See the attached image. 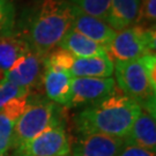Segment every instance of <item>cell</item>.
<instances>
[{
	"instance_id": "cell-1",
	"label": "cell",
	"mask_w": 156,
	"mask_h": 156,
	"mask_svg": "<svg viewBox=\"0 0 156 156\" xmlns=\"http://www.w3.org/2000/svg\"><path fill=\"white\" fill-rule=\"evenodd\" d=\"M73 5L67 0H37L26 17L22 37L31 51L45 57L71 29Z\"/></svg>"
},
{
	"instance_id": "cell-2",
	"label": "cell",
	"mask_w": 156,
	"mask_h": 156,
	"mask_svg": "<svg viewBox=\"0 0 156 156\" xmlns=\"http://www.w3.org/2000/svg\"><path fill=\"white\" fill-rule=\"evenodd\" d=\"M140 111L141 106L135 101L116 91L86 106L75 116L74 123L80 135L104 134L124 139Z\"/></svg>"
},
{
	"instance_id": "cell-3",
	"label": "cell",
	"mask_w": 156,
	"mask_h": 156,
	"mask_svg": "<svg viewBox=\"0 0 156 156\" xmlns=\"http://www.w3.org/2000/svg\"><path fill=\"white\" fill-rule=\"evenodd\" d=\"M113 66L115 81L123 94L135 101L142 109L155 111V53L126 62L113 60Z\"/></svg>"
},
{
	"instance_id": "cell-4",
	"label": "cell",
	"mask_w": 156,
	"mask_h": 156,
	"mask_svg": "<svg viewBox=\"0 0 156 156\" xmlns=\"http://www.w3.org/2000/svg\"><path fill=\"white\" fill-rule=\"evenodd\" d=\"M60 122H62V112L57 104L43 98L31 101L29 95L27 109L14 124L12 147L15 149L24 145L44 129Z\"/></svg>"
},
{
	"instance_id": "cell-5",
	"label": "cell",
	"mask_w": 156,
	"mask_h": 156,
	"mask_svg": "<svg viewBox=\"0 0 156 156\" xmlns=\"http://www.w3.org/2000/svg\"><path fill=\"white\" fill-rule=\"evenodd\" d=\"M155 28L134 24L120 31L108 48V55L115 60L126 62L155 53Z\"/></svg>"
},
{
	"instance_id": "cell-6",
	"label": "cell",
	"mask_w": 156,
	"mask_h": 156,
	"mask_svg": "<svg viewBox=\"0 0 156 156\" xmlns=\"http://www.w3.org/2000/svg\"><path fill=\"white\" fill-rule=\"evenodd\" d=\"M71 147L64 122H60L16 147L13 156H68Z\"/></svg>"
},
{
	"instance_id": "cell-7",
	"label": "cell",
	"mask_w": 156,
	"mask_h": 156,
	"mask_svg": "<svg viewBox=\"0 0 156 156\" xmlns=\"http://www.w3.org/2000/svg\"><path fill=\"white\" fill-rule=\"evenodd\" d=\"M116 93V81L112 78H73L68 108L90 105Z\"/></svg>"
},
{
	"instance_id": "cell-8",
	"label": "cell",
	"mask_w": 156,
	"mask_h": 156,
	"mask_svg": "<svg viewBox=\"0 0 156 156\" xmlns=\"http://www.w3.org/2000/svg\"><path fill=\"white\" fill-rule=\"evenodd\" d=\"M44 73V57L29 51L6 72L5 80L31 91L42 83Z\"/></svg>"
},
{
	"instance_id": "cell-9",
	"label": "cell",
	"mask_w": 156,
	"mask_h": 156,
	"mask_svg": "<svg viewBox=\"0 0 156 156\" xmlns=\"http://www.w3.org/2000/svg\"><path fill=\"white\" fill-rule=\"evenodd\" d=\"M124 145V139L104 135L86 134L80 135L73 147V156H117Z\"/></svg>"
},
{
	"instance_id": "cell-10",
	"label": "cell",
	"mask_w": 156,
	"mask_h": 156,
	"mask_svg": "<svg viewBox=\"0 0 156 156\" xmlns=\"http://www.w3.org/2000/svg\"><path fill=\"white\" fill-rule=\"evenodd\" d=\"M72 29L94 41L95 43L104 46L106 50L117 35V31L112 29L106 21L88 15L74 6Z\"/></svg>"
},
{
	"instance_id": "cell-11",
	"label": "cell",
	"mask_w": 156,
	"mask_h": 156,
	"mask_svg": "<svg viewBox=\"0 0 156 156\" xmlns=\"http://www.w3.org/2000/svg\"><path fill=\"white\" fill-rule=\"evenodd\" d=\"M125 144H131L155 151L156 149V122L155 111L142 109L134 120L128 133L124 136Z\"/></svg>"
},
{
	"instance_id": "cell-12",
	"label": "cell",
	"mask_w": 156,
	"mask_h": 156,
	"mask_svg": "<svg viewBox=\"0 0 156 156\" xmlns=\"http://www.w3.org/2000/svg\"><path fill=\"white\" fill-rule=\"evenodd\" d=\"M72 79L69 72L44 68L42 83L48 100L57 105H68L72 91Z\"/></svg>"
},
{
	"instance_id": "cell-13",
	"label": "cell",
	"mask_w": 156,
	"mask_h": 156,
	"mask_svg": "<svg viewBox=\"0 0 156 156\" xmlns=\"http://www.w3.org/2000/svg\"><path fill=\"white\" fill-rule=\"evenodd\" d=\"M113 59L109 55L89 58H75L71 67L73 78H111Z\"/></svg>"
},
{
	"instance_id": "cell-14",
	"label": "cell",
	"mask_w": 156,
	"mask_h": 156,
	"mask_svg": "<svg viewBox=\"0 0 156 156\" xmlns=\"http://www.w3.org/2000/svg\"><path fill=\"white\" fill-rule=\"evenodd\" d=\"M59 48L69 52L75 58H89L108 55V50L104 46L95 43L94 41L75 31L74 29H71L64 36L59 43Z\"/></svg>"
},
{
	"instance_id": "cell-15",
	"label": "cell",
	"mask_w": 156,
	"mask_h": 156,
	"mask_svg": "<svg viewBox=\"0 0 156 156\" xmlns=\"http://www.w3.org/2000/svg\"><path fill=\"white\" fill-rule=\"evenodd\" d=\"M139 12V0H110L106 22L116 31H120L136 23Z\"/></svg>"
},
{
	"instance_id": "cell-16",
	"label": "cell",
	"mask_w": 156,
	"mask_h": 156,
	"mask_svg": "<svg viewBox=\"0 0 156 156\" xmlns=\"http://www.w3.org/2000/svg\"><path fill=\"white\" fill-rule=\"evenodd\" d=\"M30 50L29 44L20 36L5 35L0 37V69L7 72L17 59Z\"/></svg>"
},
{
	"instance_id": "cell-17",
	"label": "cell",
	"mask_w": 156,
	"mask_h": 156,
	"mask_svg": "<svg viewBox=\"0 0 156 156\" xmlns=\"http://www.w3.org/2000/svg\"><path fill=\"white\" fill-rule=\"evenodd\" d=\"M67 1L88 15L101 19L103 21L108 20L110 11V0H67Z\"/></svg>"
},
{
	"instance_id": "cell-18",
	"label": "cell",
	"mask_w": 156,
	"mask_h": 156,
	"mask_svg": "<svg viewBox=\"0 0 156 156\" xmlns=\"http://www.w3.org/2000/svg\"><path fill=\"white\" fill-rule=\"evenodd\" d=\"M75 57L69 52L62 50L60 48L53 49L44 57V68H51L55 71L69 72Z\"/></svg>"
},
{
	"instance_id": "cell-19",
	"label": "cell",
	"mask_w": 156,
	"mask_h": 156,
	"mask_svg": "<svg viewBox=\"0 0 156 156\" xmlns=\"http://www.w3.org/2000/svg\"><path fill=\"white\" fill-rule=\"evenodd\" d=\"M29 95L30 94L20 96V97L13 98L9 102H7L5 105L0 109V112H2L9 120L15 123L17 119L22 116V113L28 106Z\"/></svg>"
},
{
	"instance_id": "cell-20",
	"label": "cell",
	"mask_w": 156,
	"mask_h": 156,
	"mask_svg": "<svg viewBox=\"0 0 156 156\" xmlns=\"http://www.w3.org/2000/svg\"><path fill=\"white\" fill-rule=\"evenodd\" d=\"M15 21V9L9 0H0V34L11 35Z\"/></svg>"
},
{
	"instance_id": "cell-21",
	"label": "cell",
	"mask_w": 156,
	"mask_h": 156,
	"mask_svg": "<svg viewBox=\"0 0 156 156\" xmlns=\"http://www.w3.org/2000/svg\"><path fill=\"white\" fill-rule=\"evenodd\" d=\"M14 122L9 120L2 112H0V155L7 154L12 148Z\"/></svg>"
},
{
	"instance_id": "cell-22",
	"label": "cell",
	"mask_w": 156,
	"mask_h": 156,
	"mask_svg": "<svg viewBox=\"0 0 156 156\" xmlns=\"http://www.w3.org/2000/svg\"><path fill=\"white\" fill-rule=\"evenodd\" d=\"M28 94H30L29 90L24 89L22 87H19L7 80H2L0 82V109L13 98Z\"/></svg>"
},
{
	"instance_id": "cell-23",
	"label": "cell",
	"mask_w": 156,
	"mask_h": 156,
	"mask_svg": "<svg viewBox=\"0 0 156 156\" xmlns=\"http://www.w3.org/2000/svg\"><path fill=\"white\" fill-rule=\"evenodd\" d=\"M156 21V0H142L140 4L139 16L136 20L138 22L148 23L155 26Z\"/></svg>"
},
{
	"instance_id": "cell-24",
	"label": "cell",
	"mask_w": 156,
	"mask_h": 156,
	"mask_svg": "<svg viewBox=\"0 0 156 156\" xmlns=\"http://www.w3.org/2000/svg\"><path fill=\"white\" fill-rule=\"evenodd\" d=\"M117 156H155V151L146 149L142 147L124 142L122 149L119 151Z\"/></svg>"
},
{
	"instance_id": "cell-25",
	"label": "cell",
	"mask_w": 156,
	"mask_h": 156,
	"mask_svg": "<svg viewBox=\"0 0 156 156\" xmlns=\"http://www.w3.org/2000/svg\"><path fill=\"white\" fill-rule=\"evenodd\" d=\"M5 76H6V72L2 71V69H0V82H1L2 80H5Z\"/></svg>"
},
{
	"instance_id": "cell-26",
	"label": "cell",
	"mask_w": 156,
	"mask_h": 156,
	"mask_svg": "<svg viewBox=\"0 0 156 156\" xmlns=\"http://www.w3.org/2000/svg\"><path fill=\"white\" fill-rule=\"evenodd\" d=\"M0 156H8L7 154H2V155H0Z\"/></svg>"
},
{
	"instance_id": "cell-27",
	"label": "cell",
	"mask_w": 156,
	"mask_h": 156,
	"mask_svg": "<svg viewBox=\"0 0 156 156\" xmlns=\"http://www.w3.org/2000/svg\"><path fill=\"white\" fill-rule=\"evenodd\" d=\"M139 1H140V4H141V1H142V0H139Z\"/></svg>"
}]
</instances>
